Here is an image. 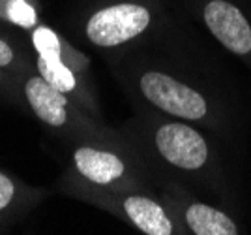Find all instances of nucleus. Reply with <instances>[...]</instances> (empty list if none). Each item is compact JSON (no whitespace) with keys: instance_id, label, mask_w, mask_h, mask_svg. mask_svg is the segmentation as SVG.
<instances>
[{"instance_id":"nucleus-1","label":"nucleus","mask_w":251,"mask_h":235,"mask_svg":"<svg viewBox=\"0 0 251 235\" xmlns=\"http://www.w3.org/2000/svg\"><path fill=\"white\" fill-rule=\"evenodd\" d=\"M19 102L49 130L81 141H113V132L98 126L70 96L51 87L36 72V66L19 77Z\"/></svg>"},{"instance_id":"nucleus-2","label":"nucleus","mask_w":251,"mask_h":235,"mask_svg":"<svg viewBox=\"0 0 251 235\" xmlns=\"http://www.w3.org/2000/svg\"><path fill=\"white\" fill-rule=\"evenodd\" d=\"M28 43L34 53L36 72L56 90L94 113L96 102L88 88L86 60L83 57L45 23L36 25L28 32Z\"/></svg>"},{"instance_id":"nucleus-3","label":"nucleus","mask_w":251,"mask_h":235,"mask_svg":"<svg viewBox=\"0 0 251 235\" xmlns=\"http://www.w3.org/2000/svg\"><path fill=\"white\" fill-rule=\"evenodd\" d=\"M74 194L84 196L90 202L101 205L109 211L120 214L126 222L145 235H173L176 234V224L173 216L163 207V203L154 196L135 192L133 188H111L94 186L83 181L72 184Z\"/></svg>"},{"instance_id":"nucleus-4","label":"nucleus","mask_w":251,"mask_h":235,"mask_svg":"<svg viewBox=\"0 0 251 235\" xmlns=\"http://www.w3.org/2000/svg\"><path fill=\"white\" fill-rule=\"evenodd\" d=\"M154 17V8L145 2H113L86 17L84 38L98 49H116L141 38L152 27Z\"/></svg>"},{"instance_id":"nucleus-5","label":"nucleus","mask_w":251,"mask_h":235,"mask_svg":"<svg viewBox=\"0 0 251 235\" xmlns=\"http://www.w3.org/2000/svg\"><path fill=\"white\" fill-rule=\"evenodd\" d=\"M137 90L150 106L186 122L202 120L208 115V102L202 92L163 70H145L137 77Z\"/></svg>"},{"instance_id":"nucleus-6","label":"nucleus","mask_w":251,"mask_h":235,"mask_svg":"<svg viewBox=\"0 0 251 235\" xmlns=\"http://www.w3.org/2000/svg\"><path fill=\"white\" fill-rule=\"evenodd\" d=\"M115 141L83 143L74 150L72 164L77 179L94 186L135 188L141 173L133 168L129 156L113 147Z\"/></svg>"},{"instance_id":"nucleus-7","label":"nucleus","mask_w":251,"mask_h":235,"mask_svg":"<svg viewBox=\"0 0 251 235\" xmlns=\"http://www.w3.org/2000/svg\"><path fill=\"white\" fill-rule=\"evenodd\" d=\"M150 143L159 160L169 168L188 173L202 170L210 156L206 139L186 120H165L154 124L150 130Z\"/></svg>"},{"instance_id":"nucleus-8","label":"nucleus","mask_w":251,"mask_h":235,"mask_svg":"<svg viewBox=\"0 0 251 235\" xmlns=\"http://www.w3.org/2000/svg\"><path fill=\"white\" fill-rule=\"evenodd\" d=\"M202 19L210 34L234 55L251 53V25L229 0H210L202 8Z\"/></svg>"},{"instance_id":"nucleus-9","label":"nucleus","mask_w":251,"mask_h":235,"mask_svg":"<svg viewBox=\"0 0 251 235\" xmlns=\"http://www.w3.org/2000/svg\"><path fill=\"white\" fill-rule=\"evenodd\" d=\"M45 198V192L0 170V230L17 222Z\"/></svg>"},{"instance_id":"nucleus-10","label":"nucleus","mask_w":251,"mask_h":235,"mask_svg":"<svg viewBox=\"0 0 251 235\" xmlns=\"http://www.w3.org/2000/svg\"><path fill=\"white\" fill-rule=\"evenodd\" d=\"M182 220L189 234L195 235H236L238 228L230 216L206 203L191 202L182 209Z\"/></svg>"},{"instance_id":"nucleus-11","label":"nucleus","mask_w":251,"mask_h":235,"mask_svg":"<svg viewBox=\"0 0 251 235\" xmlns=\"http://www.w3.org/2000/svg\"><path fill=\"white\" fill-rule=\"evenodd\" d=\"M15 30L17 29L0 21V70L23 75L34 68V55H30V51L25 47Z\"/></svg>"},{"instance_id":"nucleus-12","label":"nucleus","mask_w":251,"mask_h":235,"mask_svg":"<svg viewBox=\"0 0 251 235\" xmlns=\"http://www.w3.org/2000/svg\"><path fill=\"white\" fill-rule=\"evenodd\" d=\"M0 21L17 30L30 32L42 23L36 0H0Z\"/></svg>"},{"instance_id":"nucleus-13","label":"nucleus","mask_w":251,"mask_h":235,"mask_svg":"<svg viewBox=\"0 0 251 235\" xmlns=\"http://www.w3.org/2000/svg\"><path fill=\"white\" fill-rule=\"evenodd\" d=\"M19 77L8 72V70H0V98H13L19 102Z\"/></svg>"},{"instance_id":"nucleus-14","label":"nucleus","mask_w":251,"mask_h":235,"mask_svg":"<svg viewBox=\"0 0 251 235\" xmlns=\"http://www.w3.org/2000/svg\"><path fill=\"white\" fill-rule=\"evenodd\" d=\"M0 232H2V230H0Z\"/></svg>"}]
</instances>
